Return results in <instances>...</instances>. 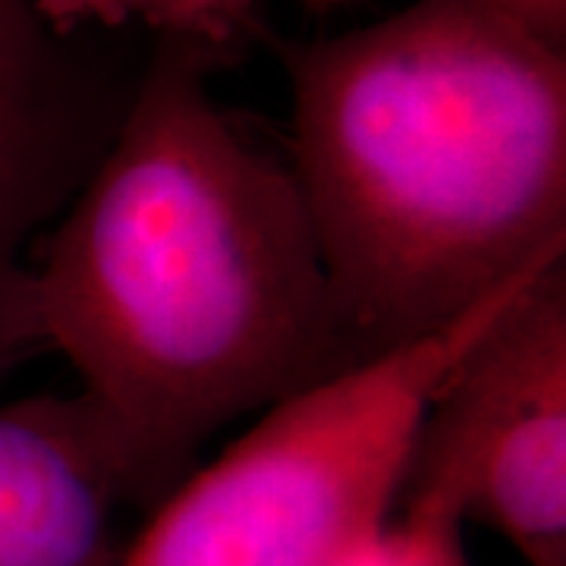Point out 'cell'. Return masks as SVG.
<instances>
[{
  "label": "cell",
  "mask_w": 566,
  "mask_h": 566,
  "mask_svg": "<svg viewBox=\"0 0 566 566\" xmlns=\"http://www.w3.org/2000/svg\"><path fill=\"white\" fill-rule=\"evenodd\" d=\"M120 111L92 98L70 35L35 0H0V375L41 353L35 249L95 167Z\"/></svg>",
  "instance_id": "obj_5"
},
{
  "label": "cell",
  "mask_w": 566,
  "mask_h": 566,
  "mask_svg": "<svg viewBox=\"0 0 566 566\" xmlns=\"http://www.w3.org/2000/svg\"><path fill=\"white\" fill-rule=\"evenodd\" d=\"M286 70V164L353 359L566 259L564 44L491 0H416Z\"/></svg>",
  "instance_id": "obj_2"
},
{
  "label": "cell",
  "mask_w": 566,
  "mask_h": 566,
  "mask_svg": "<svg viewBox=\"0 0 566 566\" xmlns=\"http://www.w3.org/2000/svg\"><path fill=\"white\" fill-rule=\"evenodd\" d=\"M538 274L262 409L243 438L151 506L117 566H327L340 557L403 501L428 406Z\"/></svg>",
  "instance_id": "obj_3"
},
{
  "label": "cell",
  "mask_w": 566,
  "mask_h": 566,
  "mask_svg": "<svg viewBox=\"0 0 566 566\" xmlns=\"http://www.w3.org/2000/svg\"><path fill=\"white\" fill-rule=\"evenodd\" d=\"M538 35L566 44V0H491Z\"/></svg>",
  "instance_id": "obj_9"
},
{
  "label": "cell",
  "mask_w": 566,
  "mask_h": 566,
  "mask_svg": "<svg viewBox=\"0 0 566 566\" xmlns=\"http://www.w3.org/2000/svg\"><path fill=\"white\" fill-rule=\"evenodd\" d=\"M161 54L32 262L41 353L80 375L155 504L223 424L356 363L290 164Z\"/></svg>",
  "instance_id": "obj_1"
},
{
  "label": "cell",
  "mask_w": 566,
  "mask_h": 566,
  "mask_svg": "<svg viewBox=\"0 0 566 566\" xmlns=\"http://www.w3.org/2000/svg\"><path fill=\"white\" fill-rule=\"evenodd\" d=\"M129 504L155 494L85 397L0 406V566H117Z\"/></svg>",
  "instance_id": "obj_6"
},
{
  "label": "cell",
  "mask_w": 566,
  "mask_h": 566,
  "mask_svg": "<svg viewBox=\"0 0 566 566\" xmlns=\"http://www.w3.org/2000/svg\"><path fill=\"white\" fill-rule=\"evenodd\" d=\"M63 35L85 25H145L161 39L221 51L255 32V0H35Z\"/></svg>",
  "instance_id": "obj_7"
},
{
  "label": "cell",
  "mask_w": 566,
  "mask_h": 566,
  "mask_svg": "<svg viewBox=\"0 0 566 566\" xmlns=\"http://www.w3.org/2000/svg\"><path fill=\"white\" fill-rule=\"evenodd\" d=\"M315 3H340V0H315Z\"/></svg>",
  "instance_id": "obj_10"
},
{
  "label": "cell",
  "mask_w": 566,
  "mask_h": 566,
  "mask_svg": "<svg viewBox=\"0 0 566 566\" xmlns=\"http://www.w3.org/2000/svg\"><path fill=\"white\" fill-rule=\"evenodd\" d=\"M403 506V520H387L327 566H469L453 516L428 504Z\"/></svg>",
  "instance_id": "obj_8"
},
{
  "label": "cell",
  "mask_w": 566,
  "mask_h": 566,
  "mask_svg": "<svg viewBox=\"0 0 566 566\" xmlns=\"http://www.w3.org/2000/svg\"><path fill=\"white\" fill-rule=\"evenodd\" d=\"M403 504L566 566V259L506 305L424 412Z\"/></svg>",
  "instance_id": "obj_4"
}]
</instances>
